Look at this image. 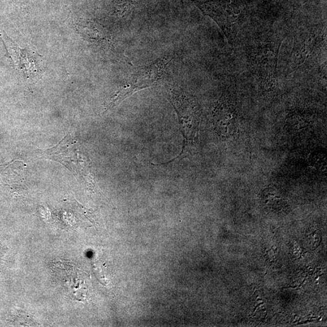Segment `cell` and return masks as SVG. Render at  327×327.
<instances>
[{"instance_id":"obj_4","label":"cell","mask_w":327,"mask_h":327,"mask_svg":"<svg viewBox=\"0 0 327 327\" xmlns=\"http://www.w3.org/2000/svg\"><path fill=\"white\" fill-rule=\"evenodd\" d=\"M172 60V58L169 56L163 57L149 65L138 67L111 98L106 110L117 107L123 101L141 90L160 84L166 68Z\"/></svg>"},{"instance_id":"obj_3","label":"cell","mask_w":327,"mask_h":327,"mask_svg":"<svg viewBox=\"0 0 327 327\" xmlns=\"http://www.w3.org/2000/svg\"><path fill=\"white\" fill-rule=\"evenodd\" d=\"M196 6L205 16L210 17L222 30L229 43L238 41L245 17V4L240 0H208L195 1Z\"/></svg>"},{"instance_id":"obj_1","label":"cell","mask_w":327,"mask_h":327,"mask_svg":"<svg viewBox=\"0 0 327 327\" xmlns=\"http://www.w3.org/2000/svg\"><path fill=\"white\" fill-rule=\"evenodd\" d=\"M285 35L281 32H268L249 44L246 49L248 67L266 92L278 86L279 50Z\"/></svg>"},{"instance_id":"obj_2","label":"cell","mask_w":327,"mask_h":327,"mask_svg":"<svg viewBox=\"0 0 327 327\" xmlns=\"http://www.w3.org/2000/svg\"><path fill=\"white\" fill-rule=\"evenodd\" d=\"M168 96L178 115L183 145L180 155L165 164L181 159L188 154L189 148L194 145L198 138L201 114L200 105L195 98L179 88L168 89Z\"/></svg>"},{"instance_id":"obj_6","label":"cell","mask_w":327,"mask_h":327,"mask_svg":"<svg viewBox=\"0 0 327 327\" xmlns=\"http://www.w3.org/2000/svg\"><path fill=\"white\" fill-rule=\"evenodd\" d=\"M14 66L27 79L36 81L44 72V62L41 55L27 49H21L6 34L0 35Z\"/></svg>"},{"instance_id":"obj_5","label":"cell","mask_w":327,"mask_h":327,"mask_svg":"<svg viewBox=\"0 0 327 327\" xmlns=\"http://www.w3.org/2000/svg\"><path fill=\"white\" fill-rule=\"evenodd\" d=\"M326 45V27L310 26L294 37L288 62V74L299 69Z\"/></svg>"},{"instance_id":"obj_7","label":"cell","mask_w":327,"mask_h":327,"mask_svg":"<svg viewBox=\"0 0 327 327\" xmlns=\"http://www.w3.org/2000/svg\"><path fill=\"white\" fill-rule=\"evenodd\" d=\"M240 109L232 87L225 90L219 99L213 112V122L216 129L225 135L233 133L237 127Z\"/></svg>"}]
</instances>
